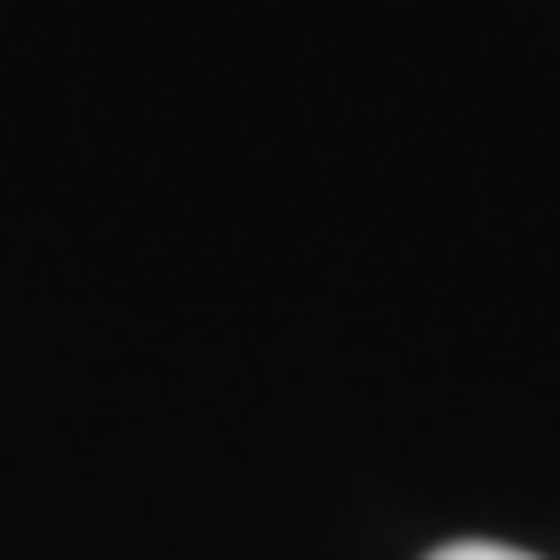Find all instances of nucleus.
<instances>
[{
  "label": "nucleus",
  "mask_w": 560,
  "mask_h": 560,
  "mask_svg": "<svg viewBox=\"0 0 560 560\" xmlns=\"http://www.w3.org/2000/svg\"><path fill=\"white\" fill-rule=\"evenodd\" d=\"M430 560H532V553H517V546H495V539H452V546H436Z\"/></svg>",
  "instance_id": "1"
}]
</instances>
